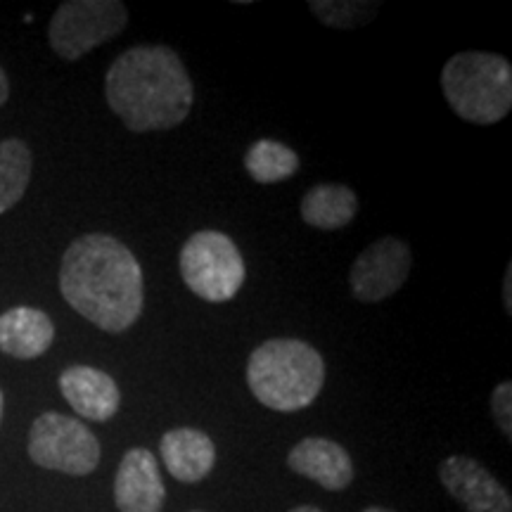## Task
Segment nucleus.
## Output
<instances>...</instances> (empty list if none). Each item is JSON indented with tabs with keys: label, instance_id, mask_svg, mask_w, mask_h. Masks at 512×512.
<instances>
[{
	"label": "nucleus",
	"instance_id": "f257e3e1",
	"mask_svg": "<svg viewBox=\"0 0 512 512\" xmlns=\"http://www.w3.org/2000/svg\"><path fill=\"white\" fill-rule=\"evenodd\" d=\"M60 292L100 330L124 332L143 313V268L131 249L112 235H83L62 256Z\"/></svg>",
	"mask_w": 512,
	"mask_h": 512
},
{
	"label": "nucleus",
	"instance_id": "f03ea898",
	"mask_svg": "<svg viewBox=\"0 0 512 512\" xmlns=\"http://www.w3.org/2000/svg\"><path fill=\"white\" fill-rule=\"evenodd\" d=\"M105 98L128 131H169L188 119L195 86L174 48L133 46L107 69Z\"/></svg>",
	"mask_w": 512,
	"mask_h": 512
},
{
	"label": "nucleus",
	"instance_id": "7ed1b4c3",
	"mask_svg": "<svg viewBox=\"0 0 512 512\" xmlns=\"http://www.w3.org/2000/svg\"><path fill=\"white\" fill-rule=\"evenodd\" d=\"M323 384V356L302 339H268L252 351L247 361L249 392L271 411H304L318 399Z\"/></svg>",
	"mask_w": 512,
	"mask_h": 512
},
{
	"label": "nucleus",
	"instance_id": "20e7f679",
	"mask_svg": "<svg viewBox=\"0 0 512 512\" xmlns=\"http://www.w3.org/2000/svg\"><path fill=\"white\" fill-rule=\"evenodd\" d=\"M441 93L460 119L498 124L512 107V64L503 55L465 50L441 69Z\"/></svg>",
	"mask_w": 512,
	"mask_h": 512
},
{
	"label": "nucleus",
	"instance_id": "39448f33",
	"mask_svg": "<svg viewBox=\"0 0 512 512\" xmlns=\"http://www.w3.org/2000/svg\"><path fill=\"white\" fill-rule=\"evenodd\" d=\"M183 283L209 304H226L245 285V259L238 245L219 230H197L178 256Z\"/></svg>",
	"mask_w": 512,
	"mask_h": 512
},
{
	"label": "nucleus",
	"instance_id": "423d86ee",
	"mask_svg": "<svg viewBox=\"0 0 512 512\" xmlns=\"http://www.w3.org/2000/svg\"><path fill=\"white\" fill-rule=\"evenodd\" d=\"M126 22L128 10L119 0H67L50 19V48L62 60L74 62L117 38Z\"/></svg>",
	"mask_w": 512,
	"mask_h": 512
},
{
	"label": "nucleus",
	"instance_id": "0eeeda50",
	"mask_svg": "<svg viewBox=\"0 0 512 512\" xmlns=\"http://www.w3.org/2000/svg\"><path fill=\"white\" fill-rule=\"evenodd\" d=\"M29 456L46 470L86 477L100 463V441L81 420L43 413L31 425Z\"/></svg>",
	"mask_w": 512,
	"mask_h": 512
},
{
	"label": "nucleus",
	"instance_id": "6e6552de",
	"mask_svg": "<svg viewBox=\"0 0 512 512\" xmlns=\"http://www.w3.org/2000/svg\"><path fill=\"white\" fill-rule=\"evenodd\" d=\"M413 256L411 247L401 238H382L363 249L356 256L354 266L349 271L351 294L358 302L375 304L389 299L403 287L411 275Z\"/></svg>",
	"mask_w": 512,
	"mask_h": 512
},
{
	"label": "nucleus",
	"instance_id": "1a4fd4ad",
	"mask_svg": "<svg viewBox=\"0 0 512 512\" xmlns=\"http://www.w3.org/2000/svg\"><path fill=\"white\" fill-rule=\"evenodd\" d=\"M439 479L467 512H512L508 489L475 458H446L439 465Z\"/></svg>",
	"mask_w": 512,
	"mask_h": 512
},
{
	"label": "nucleus",
	"instance_id": "9d476101",
	"mask_svg": "<svg viewBox=\"0 0 512 512\" xmlns=\"http://www.w3.org/2000/svg\"><path fill=\"white\" fill-rule=\"evenodd\" d=\"M166 489L159 472L157 456L147 448H131L121 458L114 479V503L119 512H159Z\"/></svg>",
	"mask_w": 512,
	"mask_h": 512
},
{
	"label": "nucleus",
	"instance_id": "9b49d317",
	"mask_svg": "<svg viewBox=\"0 0 512 512\" xmlns=\"http://www.w3.org/2000/svg\"><path fill=\"white\" fill-rule=\"evenodd\" d=\"M292 472L302 475L328 491H344L354 482V463L347 448L332 439L306 437L294 444L287 456Z\"/></svg>",
	"mask_w": 512,
	"mask_h": 512
},
{
	"label": "nucleus",
	"instance_id": "f8f14e48",
	"mask_svg": "<svg viewBox=\"0 0 512 512\" xmlns=\"http://www.w3.org/2000/svg\"><path fill=\"white\" fill-rule=\"evenodd\" d=\"M60 392L81 418L107 422L117 415L121 392L112 375L91 366H72L60 375Z\"/></svg>",
	"mask_w": 512,
	"mask_h": 512
},
{
	"label": "nucleus",
	"instance_id": "ddd939ff",
	"mask_svg": "<svg viewBox=\"0 0 512 512\" xmlns=\"http://www.w3.org/2000/svg\"><path fill=\"white\" fill-rule=\"evenodd\" d=\"M162 451V463L169 475L183 484H197L216 465V446L209 434L192 427H176L162 437L159 444Z\"/></svg>",
	"mask_w": 512,
	"mask_h": 512
},
{
	"label": "nucleus",
	"instance_id": "4468645a",
	"mask_svg": "<svg viewBox=\"0 0 512 512\" xmlns=\"http://www.w3.org/2000/svg\"><path fill=\"white\" fill-rule=\"evenodd\" d=\"M55 339L48 313L31 306H15L0 316V351L19 361L43 356Z\"/></svg>",
	"mask_w": 512,
	"mask_h": 512
},
{
	"label": "nucleus",
	"instance_id": "2eb2a0df",
	"mask_svg": "<svg viewBox=\"0 0 512 512\" xmlns=\"http://www.w3.org/2000/svg\"><path fill=\"white\" fill-rule=\"evenodd\" d=\"M299 211H302L306 226L318 230H339L354 221L358 197L349 185L318 183L306 190Z\"/></svg>",
	"mask_w": 512,
	"mask_h": 512
},
{
	"label": "nucleus",
	"instance_id": "dca6fc26",
	"mask_svg": "<svg viewBox=\"0 0 512 512\" xmlns=\"http://www.w3.org/2000/svg\"><path fill=\"white\" fill-rule=\"evenodd\" d=\"M245 169L256 183H280L299 171V155L278 140L261 138L249 145L245 155Z\"/></svg>",
	"mask_w": 512,
	"mask_h": 512
},
{
	"label": "nucleus",
	"instance_id": "f3484780",
	"mask_svg": "<svg viewBox=\"0 0 512 512\" xmlns=\"http://www.w3.org/2000/svg\"><path fill=\"white\" fill-rule=\"evenodd\" d=\"M31 181V152L17 138L0 140V214L22 200Z\"/></svg>",
	"mask_w": 512,
	"mask_h": 512
},
{
	"label": "nucleus",
	"instance_id": "a211bd4d",
	"mask_svg": "<svg viewBox=\"0 0 512 512\" xmlns=\"http://www.w3.org/2000/svg\"><path fill=\"white\" fill-rule=\"evenodd\" d=\"M313 15H316L325 27L330 29H358L375 19L380 3H356V0H313L309 3Z\"/></svg>",
	"mask_w": 512,
	"mask_h": 512
},
{
	"label": "nucleus",
	"instance_id": "6ab92c4d",
	"mask_svg": "<svg viewBox=\"0 0 512 512\" xmlns=\"http://www.w3.org/2000/svg\"><path fill=\"white\" fill-rule=\"evenodd\" d=\"M512 384L505 380L498 384L491 394V413H494L496 425L501 427L505 439H512Z\"/></svg>",
	"mask_w": 512,
	"mask_h": 512
},
{
	"label": "nucleus",
	"instance_id": "aec40b11",
	"mask_svg": "<svg viewBox=\"0 0 512 512\" xmlns=\"http://www.w3.org/2000/svg\"><path fill=\"white\" fill-rule=\"evenodd\" d=\"M512 266L508 264V268H505V278H503V306L505 311H512Z\"/></svg>",
	"mask_w": 512,
	"mask_h": 512
},
{
	"label": "nucleus",
	"instance_id": "412c9836",
	"mask_svg": "<svg viewBox=\"0 0 512 512\" xmlns=\"http://www.w3.org/2000/svg\"><path fill=\"white\" fill-rule=\"evenodd\" d=\"M10 98V81H8V74H5V69L0 67V107L5 105Z\"/></svg>",
	"mask_w": 512,
	"mask_h": 512
},
{
	"label": "nucleus",
	"instance_id": "4be33fe9",
	"mask_svg": "<svg viewBox=\"0 0 512 512\" xmlns=\"http://www.w3.org/2000/svg\"><path fill=\"white\" fill-rule=\"evenodd\" d=\"M290 512H323L316 505H297V508H292Z\"/></svg>",
	"mask_w": 512,
	"mask_h": 512
},
{
	"label": "nucleus",
	"instance_id": "5701e85b",
	"mask_svg": "<svg viewBox=\"0 0 512 512\" xmlns=\"http://www.w3.org/2000/svg\"><path fill=\"white\" fill-rule=\"evenodd\" d=\"M363 512H394V510H389V508H380V505H370V508H366Z\"/></svg>",
	"mask_w": 512,
	"mask_h": 512
},
{
	"label": "nucleus",
	"instance_id": "b1692460",
	"mask_svg": "<svg viewBox=\"0 0 512 512\" xmlns=\"http://www.w3.org/2000/svg\"><path fill=\"white\" fill-rule=\"evenodd\" d=\"M0 420H3V392H0Z\"/></svg>",
	"mask_w": 512,
	"mask_h": 512
},
{
	"label": "nucleus",
	"instance_id": "393cba45",
	"mask_svg": "<svg viewBox=\"0 0 512 512\" xmlns=\"http://www.w3.org/2000/svg\"><path fill=\"white\" fill-rule=\"evenodd\" d=\"M190 512H202V510H190Z\"/></svg>",
	"mask_w": 512,
	"mask_h": 512
}]
</instances>
